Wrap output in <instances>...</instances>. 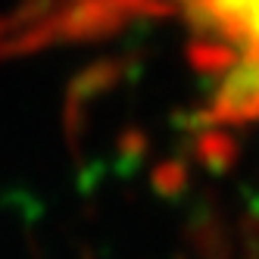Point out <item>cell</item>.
<instances>
[{
  "mask_svg": "<svg viewBox=\"0 0 259 259\" xmlns=\"http://www.w3.org/2000/svg\"><path fill=\"white\" fill-rule=\"evenodd\" d=\"M69 25L113 19L116 10L175 13L191 28V60L212 81V116L259 122V0H63Z\"/></svg>",
  "mask_w": 259,
  "mask_h": 259,
  "instance_id": "cell-1",
  "label": "cell"
}]
</instances>
